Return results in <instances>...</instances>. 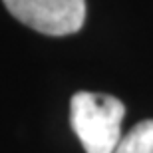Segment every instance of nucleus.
<instances>
[{"mask_svg": "<svg viewBox=\"0 0 153 153\" xmlns=\"http://www.w3.org/2000/svg\"><path fill=\"white\" fill-rule=\"evenodd\" d=\"M123 103L114 96L78 91L70 103V123L85 153H114L121 141Z\"/></svg>", "mask_w": 153, "mask_h": 153, "instance_id": "obj_1", "label": "nucleus"}, {"mask_svg": "<svg viewBox=\"0 0 153 153\" xmlns=\"http://www.w3.org/2000/svg\"><path fill=\"white\" fill-rule=\"evenodd\" d=\"M114 153H153V119L139 121L121 137Z\"/></svg>", "mask_w": 153, "mask_h": 153, "instance_id": "obj_3", "label": "nucleus"}, {"mask_svg": "<svg viewBox=\"0 0 153 153\" xmlns=\"http://www.w3.org/2000/svg\"><path fill=\"white\" fill-rule=\"evenodd\" d=\"M12 16L46 36L76 34L85 22V0H4Z\"/></svg>", "mask_w": 153, "mask_h": 153, "instance_id": "obj_2", "label": "nucleus"}]
</instances>
